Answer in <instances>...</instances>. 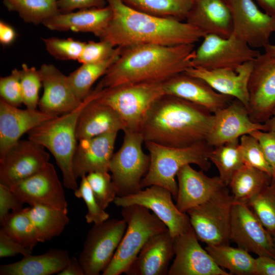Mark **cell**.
I'll list each match as a JSON object with an SVG mask.
<instances>
[{
    "instance_id": "27",
    "label": "cell",
    "mask_w": 275,
    "mask_h": 275,
    "mask_svg": "<svg viewBox=\"0 0 275 275\" xmlns=\"http://www.w3.org/2000/svg\"><path fill=\"white\" fill-rule=\"evenodd\" d=\"M174 238L168 229L152 236L141 249L125 274L167 275L174 255Z\"/></svg>"
},
{
    "instance_id": "30",
    "label": "cell",
    "mask_w": 275,
    "mask_h": 275,
    "mask_svg": "<svg viewBox=\"0 0 275 275\" xmlns=\"http://www.w3.org/2000/svg\"><path fill=\"white\" fill-rule=\"evenodd\" d=\"M70 256L66 250L50 249L36 256L30 255L20 260L0 266L1 275H51L66 266Z\"/></svg>"
},
{
    "instance_id": "41",
    "label": "cell",
    "mask_w": 275,
    "mask_h": 275,
    "mask_svg": "<svg viewBox=\"0 0 275 275\" xmlns=\"http://www.w3.org/2000/svg\"><path fill=\"white\" fill-rule=\"evenodd\" d=\"M239 145L244 164L259 169L272 178V171L257 139L251 134L242 135Z\"/></svg>"
},
{
    "instance_id": "56",
    "label": "cell",
    "mask_w": 275,
    "mask_h": 275,
    "mask_svg": "<svg viewBox=\"0 0 275 275\" xmlns=\"http://www.w3.org/2000/svg\"><path fill=\"white\" fill-rule=\"evenodd\" d=\"M265 53L270 57L275 58V44H268L264 47Z\"/></svg>"
},
{
    "instance_id": "11",
    "label": "cell",
    "mask_w": 275,
    "mask_h": 275,
    "mask_svg": "<svg viewBox=\"0 0 275 275\" xmlns=\"http://www.w3.org/2000/svg\"><path fill=\"white\" fill-rule=\"evenodd\" d=\"M195 51L192 67L207 69L235 68L253 61L260 52L233 34L228 38L206 34Z\"/></svg>"
},
{
    "instance_id": "50",
    "label": "cell",
    "mask_w": 275,
    "mask_h": 275,
    "mask_svg": "<svg viewBox=\"0 0 275 275\" xmlns=\"http://www.w3.org/2000/svg\"><path fill=\"white\" fill-rule=\"evenodd\" d=\"M106 0H58L60 13L72 12L75 9L102 8L107 5Z\"/></svg>"
},
{
    "instance_id": "4",
    "label": "cell",
    "mask_w": 275,
    "mask_h": 275,
    "mask_svg": "<svg viewBox=\"0 0 275 275\" xmlns=\"http://www.w3.org/2000/svg\"><path fill=\"white\" fill-rule=\"evenodd\" d=\"M144 143L149 151L150 163L141 183L142 189L159 185L168 189L176 200L178 186L175 177L182 167L195 164L203 171H208L211 167L209 156L213 147L206 141L182 148L167 147L151 142Z\"/></svg>"
},
{
    "instance_id": "26",
    "label": "cell",
    "mask_w": 275,
    "mask_h": 275,
    "mask_svg": "<svg viewBox=\"0 0 275 275\" xmlns=\"http://www.w3.org/2000/svg\"><path fill=\"white\" fill-rule=\"evenodd\" d=\"M185 21L205 35L228 38L233 33L228 0H192Z\"/></svg>"
},
{
    "instance_id": "48",
    "label": "cell",
    "mask_w": 275,
    "mask_h": 275,
    "mask_svg": "<svg viewBox=\"0 0 275 275\" xmlns=\"http://www.w3.org/2000/svg\"><path fill=\"white\" fill-rule=\"evenodd\" d=\"M22 203L10 187L0 183V223L12 211L22 209Z\"/></svg>"
},
{
    "instance_id": "22",
    "label": "cell",
    "mask_w": 275,
    "mask_h": 275,
    "mask_svg": "<svg viewBox=\"0 0 275 275\" xmlns=\"http://www.w3.org/2000/svg\"><path fill=\"white\" fill-rule=\"evenodd\" d=\"M253 61L244 63L235 68L207 69L190 67L184 72L205 80L216 92L238 100L248 108V84Z\"/></svg>"
},
{
    "instance_id": "8",
    "label": "cell",
    "mask_w": 275,
    "mask_h": 275,
    "mask_svg": "<svg viewBox=\"0 0 275 275\" xmlns=\"http://www.w3.org/2000/svg\"><path fill=\"white\" fill-rule=\"evenodd\" d=\"M228 187L224 186L186 212L198 239L207 245L229 244L234 201Z\"/></svg>"
},
{
    "instance_id": "46",
    "label": "cell",
    "mask_w": 275,
    "mask_h": 275,
    "mask_svg": "<svg viewBox=\"0 0 275 275\" xmlns=\"http://www.w3.org/2000/svg\"><path fill=\"white\" fill-rule=\"evenodd\" d=\"M117 49V47L106 40L90 41L86 43L78 61L82 64L100 62L112 57Z\"/></svg>"
},
{
    "instance_id": "7",
    "label": "cell",
    "mask_w": 275,
    "mask_h": 275,
    "mask_svg": "<svg viewBox=\"0 0 275 275\" xmlns=\"http://www.w3.org/2000/svg\"><path fill=\"white\" fill-rule=\"evenodd\" d=\"M148 208L138 205L122 207L127 223L124 234L103 275L126 273L141 249L153 235L168 229L166 225Z\"/></svg>"
},
{
    "instance_id": "18",
    "label": "cell",
    "mask_w": 275,
    "mask_h": 275,
    "mask_svg": "<svg viewBox=\"0 0 275 275\" xmlns=\"http://www.w3.org/2000/svg\"><path fill=\"white\" fill-rule=\"evenodd\" d=\"M173 249L175 259L168 275H230L202 248L192 227L174 238Z\"/></svg>"
},
{
    "instance_id": "39",
    "label": "cell",
    "mask_w": 275,
    "mask_h": 275,
    "mask_svg": "<svg viewBox=\"0 0 275 275\" xmlns=\"http://www.w3.org/2000/svg\"><path fill=\"white\" fill-rule=\"evenodd\" d=\"M247 205L264 227L275 238V183L250 200Z\"/></svg>"
},
{
    "instance_id": "34",
    "label": "cell",
    "mask_w": 275,
    "mask_h": 275,
    "mask_svg": "<svg viewBox=\"0 0 275 275\" xmlns=\"http://www.w3.org/2000/svg\"><path fill=\"white\" fill-rule=\"evenodd\" d=\"M121 47H117L115 53L100 62L82 64L68 76L69 82L78 98L83 101L91 92V87L119 58Z\"/></svg>"
},
{
    "instance_id": "15",
    "label": "cell",
    "mask_w": 275,
    "mask_h": 275,
    "mask_svg": "<svg viewBox=\"0 0 275 275\" xmlns=\"http://www.w3.org/2000/svg\"><path fill=\"white\" fill-rule=\"evenodd\" d=\"M248 90L250 118L254 122L264 123L275 107V58L264 53L254 60Z\"/></svg>"
},
{
    "instance_id": "12",
    "label": "cell",
    "mask_w": 275,
    "mask_h": 275,
    "mask_svg": "<svg viewBox=\"0 0 275 275\" xmlns=\"http://www.w3.org/2000/svg\"><path fill=\"white\" fill-rule=\"evenodd\" d=\"M172 196L167 188L153 185L129 196H117L114 202L121 207L138 205L148 208L166 225L175 238L189 230L191 226L188 215L179 210Z\"/></svg>"
},
{
    "instance_id": "40",
    "label": "cell",
    "mask_w": 275,
    "mask_h": 275,
    "mask_svg": "<svg viewBox=\"0 0 275 275\" xmlns=\"http://www.w3.org/2000/svg\"><path fill=\"white\" fill-rule=\"evenodd\" d=\"M86 178L99 206L105 209L117 196V189L108 172H93Z\"/></svg>"
},
{
    "instance_id": "24",
    "label": "cell",
    "mask_w": 275,
    "mask_h": 275,
    "mask_svg": "<svg viewBox=\"0 0 275 275\" xmlns=\"http://www.w3.org/2000/svg\"><path fill=\"white\" fill-rule=\"evenodd\" d=\"M59 116L37 109H21L0 99V156L20 138L43 122Z\"/></svg>"
},
{
    "instance_id": "10",
    "label": "cell",
    "mask_w": 275,
    "mask_h": 275,
    "mask_svg": "<svg viewBox=\"0 0 275 275\" xmlns=\"http://www.w3.org/2000/svg\"><path fill=\"white\" fill-rule=\"evenodd\" d=\"M123 218L108 219L89 230L78 261L85 275H98L111 262L124 234Z\"/></svg>"
},
{
    "instance_id": "6",
    "label": "cell",
    "mask_w": 275,
    "mask_h": 275,
    "mask_svg": "<svg viewBox=\"0 0 275 275\" xmlns=\"http://www.w3.org/2000/svg\"><path fill=\"white\" fill-rule=\"evenodd\" d=\"M94 98L113 108L125 130L140 132L153 103L164 94L162 83H136L92 90Z\"/></svg>"
},
{
    "instance_id": "29",
    "label": "cell",
    "mask_w": 275,
    "mask_h": 275,
    "mask_svg": "<svg viewBox=\"0 0 275 275\" xmlns=\"http://www.w3.org/2000/svg\"><path fill=\"white\" fill-rule=\"evenodd\" d=\"M86 99L76 123V135L78 141L124 130V124L118 113L111 106L97 101L92 91Z\"/></svg>"
},
{
    "instance_id": "51",
    "label": "cell",
    "mask_w": 275,
    "mask_h": 275,
    "mask_svg": "<svg viewBox=\"0 0 275 275\" xmlns=\"http://www.w3.org/2000/svg\"><path fill=\"white\" fill-rule=\"evenodd\" d=\"M255 274L275 275V259L258 256L256 258Z\"/></svg>"
},
{
    "instance_id": "47",
    "label": "cell",
    "mask_w": 275,
    "mask_h": 275,
    "mask_svg": "<svg viewBox=\"0 0 275 275\" xmlns=\"http://www.w3.org/2000/svg\"><path fill=\"white\" fill-rule=\"evenodd\" d=\"M250 134L259 142L272 171L271 182L275 183V131L256 130Z\"/></svg>"
},
{
    "instance_id": "20",
    "label": "cell",
    "mask_w": 275,
    "mask_h": 275,
    "mask_svg": "<svg viewBox=\"0 0 275 275\" xmlns=\"http://www.w3.org/2000/svg\"><path fill=\"white\" fill-rule=\"evenodd\" d=\"M43 94L39 101L40 111L59 116L70 113L83 101L80 100L72 88L68 78L52 64H43L39 69Z\"/></svg>"
},
{
    "instance_id": "33",
    "label": "cell",
    "mask_w": 275,
    "mask_h": 275,
    "mask_svg": "<svg viewBox=\"0 0 275 275\" xmlns=\"http://www.w3.org/2000/svg\"><path fill=\"white\" fill-rule=\"evenodd\" d=\"M28 213L36 229L39 242L59 236L69 222L67 212L44 205L28 207Z\"/></svg>"
},
{
    "instance_id": "17",
    "label": "cell",
    "mask_w": 275,
    "mask_h": 275,
    "mask_svg": "<svg viewBox=\"0 0 275 275\" xmlns=\"http://www.w3.org/2000/svg\"><path fill=\"white\" fill-rule=\"evenodd\" d=\"M44 148L29 139L19 140L0 156V183L10 187L40 171L49 159Z\"/></svg>"
},
{
    "instance_id": "19",
    "label": "cell",
    "mask_w": 275,
    "mask_h": 275,
    "mask_svg": "<svg viewBox=\"0 0 275 275\" xmlns=\"http://www.w3.org/2000/svg\"><path fill=\"white\" fill-rule=\"evenodd\" d=\"M256 130L266 131L265 124L252 121L247 108L234 99L227 107L213 113L212 124L206 141L215 147Z\"/></svg>"
},
{
    "instance_id": "28",
    "label": "cell",
    "mask_w": 275,
    "mask_h": 275,
    "mask_svg": "<svg viewBox=\"0 0 275 275\" xmlns=\"http://www.w3.org/2000/svg\"><path fill=\"white\" fill-rule=\"evenodd\" d=\"M112 14L111 7L107 5L102 8L60 13L46 19L42 24L52 31L91 33L100 38L112 19Z\"/></svg>"
},
{
    "instance_id": "32",
    "label": "cell",
    "mask_w": 275,
    "mask_h": 275,
    "mask_svg": "<svg viewBox=\"0 0 275 275\" xmlns=\"http://www.w3.org/2000/svg\"><path fill=\"white\" fill-rule=\"evenodd\" d=\"M205 249L214 262L221 268L227 269L230 274H255L256 258L246 251L229 244L207 245Z\"/></svg>"
},
{
    "instance_id": "53",
    "label": "cell",
    "mask_w": 275,
    "mask_h": 275,
    "mask_svg": "<svg viewBox=\"0 0 275 275\" xmlns=\"http://www.w3.org/2000/svg\"><path fill=\"white\" fill-rule=\"evenodd\" d=\"M59 275H85L78 260L75 257H70L68 262Z\"/></svg>"
},
{
    "instance_id": "43",
    "label": "cell",
    "mask_w": 275,
    "mask_h": 275,
    "mask_svg": "<svg viewBox=\"0 0 275 275\" xmlns=\"http://www.w3.org/2000/svg\"><path fill=\"white\" fill-rule=\"evenodd\" d=\"M42 40L48 53L56 59L62 60L78 61L86 43L72 38L50 37Z\"/></svg>"
},
{
    "instance_id": "14",
    "label": "cell",
    "mask_w": 275,
    "mask_h": 275,
    "mask_svg": "<svg viewBox=\"0 0 275 275\" xmlns=\"http://www.w3.org/2000/svg\"><path fill=\"white\" fill-rule=\"evenodd\" d=\"M10 188L23 204L44 205L68 212L63 185L54 166L49 162L40 171Z\"/></svg>"
},
{
    "instance_id": "44",
    "label": "cell",
    "mask_w": 275,
    "mask_h": 275,
    "mask_svg": "<svg viewBox=\"0 0 275 275\" xmlns=\"http://www.w3.org/2000/svg\"><path fill=\"white\" fill-rule=\"evenodd\" d=\"M81 178L79 187L74 191L75 196L82 198L86 203L87 213L85 218L87 223L98 224L105 222L109 218V214L98 204L86 175Z\"/></svg>"
},
{
    "instance_id": "2",
    "label": "cell",
    "mask_w": 275,
    "mask_h": 275,
    "mask_svg": "<svg viewBox=\"0 0 275 275\" xmlns=\"http://www.w3.org/2000/svg\"><path fill=\"white\" fill-rule=\"evenodd\" d=\"M106 2L112 10V17L100 39L115 47L195 44L205 35L186 21L151 15L129 7L122 0Z\"/></svg>"
},
{
    "instance_id": "38",
    "label": "cell",
    "mask_w": 275,
    "mask_h": 275,
    "mask_svg": "<svg viewBox=\"0 0 275 275\" xmlns=\"http://www.w3.org/2000/svg\"><path fill=\"white\" fill-rule=\"evenodd\" d=\"M58 0H3L10 11L17 12L26 22L38 24L60 13Z\"/></svg>"
},
{
    "instance_id": "42",
    "label": "cell",
    "mask_w": 275,
    "mask_h": 275,
    "mask_svg": "<svg viewBox=\"0 0 275 275\" xmlns=\"http://www.w3.org/2000/svg\"><path fill=\"white\" fill-rule=\"evenodd\" d=\"M20 70V84L23 103L29 109H36L39 103V92L42 84L39 70L23 64Z\"/></svg>"
},
{
    "instance_id": "55",
    "label": "cell",
    "mask_w": 275,
    "mask_h": 275,
    "mask_svg": "<svg viewBox=\"0 0 275 275\" xmlns=\"http://www.w3.org/2000/svg\"><path fill=\"white\" fill-rule=\"evenodd\" d=\"M264 124L266 126V131H275V107L271 117Z\"/></svg>"
},
{
    "instance_id": "52",
    "label": "cell",
    "mask_w": 275,
    "mask_h": 275,
    "mask_svg": "<svg viewBox=\"0 0 275 275\" xmlns=\"http://www.w3.org/2000/svg\"><path fill=\"white\" fill-rule=\"evenodd\" d=\"M16 37L14 29L3 21H0V42L4 45L12 43Z\"/></svg>"
},
{
    "instance_id": "5",
    "label": "cell",
    "mask_w": 275,
    "mask_h": 275,
    "mask_svg": "<svg viewBox=\"0 0 275 275\" xmlns=\"http://www.w3.org/2000/svg\"><path fill=\"white\" fill-rule=\"evenodd\" d=\"M86 102V98L74 111L46 120L28 132V139L47 148L52 154L62 172L64 186L73 191L78 188L72 168L78 144L76 126Z\"/></svg>"
},
{
    "instance_id": "49",
    "label": "cell",
    "mask_w": 275,
    "mask_h": 275,
    "mask_svg": "<svg viewBox=\"0 0 275 275\" xmlns=\"http://www.w3.org/2000/svg\"><path fill=\"white\" fill-rule=\"evenodd\" d=\"M32 250L28 249L0 230V257H8L21 254L27 256L32 254Z\"/></svg>"
},
{
    "instance_id": "13",
    "label": "cell",
    "mask_w": 275,
    "mask_h": 275,
    "mask_svg": "<svg viewBox=\"0 0 275 275\" xmlns=\"http://www.w3.org/2000/svg\"><path fill=\"white\" fill-rule=\"evenodd\" d=\"M230 240L258 256L275 259V241L245 203L233 202Z\"/></svg>"
},
{
    "instance_id": "1",
    "label": "cell",
    "mask_w": 275,
    "mask_h": 275,
    "mask_svg": "<svg viewBox=\"0 0 275 275\" xmlns=\"http://www.w3.org/2000/svg\"><path fill=\"white\" fill-rule=\"evenodd\" d=\"M195 44H140L121 47L117 60L97 86L100 88L136 83H162L192 67Z\"/></svg>"
},
{
    "instance_id": "21",
    "label": "cell",
    "mask_w": 275,
    "mask_h": 275,
    "mask_svg": "<svg viewBox=\"0 0 275 275\" xmlns=\"http://www.w3.org/2000/svg\"><path fill=\"white\" fill-rule=\"evenodd\" d=\"M162 86L164 94L202 106L213 114L227 107L234 99L216 92L205 80L184 72L167 79Z\"/></svg>"
},
{
    "instance_id": "25",
    "label": "cell",
    "mask_w": 275,
    "mask_h": 275,
    "mask_svg": "<svg viewBox=\"0 0 275 275\" xmlns=\"http://www.w3.org/2000/svg\"><path fill=\"white\" fill-rule=\"evenodd\" d=\"M178 193L176 205L186 213L209 199L225 185L218 176L210 177L190 164L182 167L177 174Z\"/></svg>"
},
{
    "instance_id": "3",
    "label": "cell",
    "mask_w": 275,
    "mask_h": 275,
    "mask_svg": "<svg viewBox=\"0 0 275 275\" xmlns=\"http://www.w3.org/2000/svg\"><path fill=\"white\" fill-rule=\"evenodd\" d=\"M213 119L205 107L164 94L150 108L140 132L144 142L186 147L206 141Z\"/></svg>"
},
{
    "instance_id": "31",
    "label": "cell",
    "mask_w": 275,
    "mask_h": 275,
    "mask_svg": "<svg viewBox=\"0 0 275 275\" xmlns=\"http://www.w3.org/2000/svg\"><path fill=\"white\" fill-rule=\"evenodd\" d=\"M271 183L265 172L244 164L233 175L229 187L234 202L248 204L251 199Z\"/></svg>"
},
{
    "instance_id": "54",
    "label": "cell",
    "mask_w": 275,
    "mask_h": 275,
    "mask_svg": "<svg viewBox=\"0 0 275 275\" xmlns=\"http://www.w3.org/2000/svg\"><path fill=\"white\" fill-rule=\"evenodd\" d=\"M267 14L275 16V0H254Z\"/></svg>"
},
{
    "instance_id": "9",
    "label": "cell",
    "mask_w": 275,
    "mask_h": 275,
    "mask_svg": "<svg viewBox=\"0 0 275 275\" xmlns=\"http://www.w3.org/2000/svg\"><path fill=\"white\" fill-rule=\"evenodd\" d=\"M123 132L121 147L113 154L108 166L119 197L129 196L142 189L141 183L150 163L149 154H145L142 148L144 139L142 133Z\"/></svg>"
},
{
    "instance_id": "23",
    "label": "cell",
    "mask_w": 275,
    "mask_h": 275,
    "mask_svg": "<svg viewBox=\"0 0 275 275\" xmlns=\"http://www.w3.org/2000/svg\"><path fill=\"white\" fill-rule=\"evenodd\" d=\"M118 132H111L79 140L72 161L77 180L93 172H109Z\"/></svg>"
},
{
    "instance_id": "35",
    "label": "cell",
    "mask_w": 275,
    "mask_h": 275,
    "mask_svg": "<svg viewBox=\"0 0 275 275\" xmlns=\"http://www.w3.org/2000/svg\"><path fill=\"white\" fill-rule=\"evenodd\" d=\"M209 160L217 168L223 183L228 186L234 174L244 164L239 139L213 147Z\"/></svg>"
},
{
    "instance_id": "45",
    "label": "cell",
    "mask_w": 275,
    "mask_h": 275,
    "mask_svg": "<svg viewBox=\"0 0 275 275\" xmlns=\"http://www.w3.org/2000/svg\"><path fill=\"white\" fill-rule=\"evenodd\" d=\"M0 95L12 106L18 107L23 103L20 70L14 69L9 75L1 77Z\"/></svg>"
},
{
    "instance_id": "36",
    "label": "cell",
    "mask_w": 275,
    "mask_h": 275,
    "mask_svg": "<svg viewBox=\"0 0 275 275\" xmlns=\"http://www.w3.org/2000/svg\"><path fill=\"white\" fill-rule=\"evenodd\" d=\"M136 10L158 17L185 20L192 0H122Z\"/></svg>"
},
{
    "instance_id": "16",
    "label": "cell",
    "mask_w": 275,
    "mask_h": 275,
    "mask_svg": "<svg viewBox=\"0 0 275 275\" xmlns=\"http://www.w3.org/2000/svg\"><path fill=\"white\" fill-rule=\"evenodd\" d=\"M233 33L250 47L264 48L275 33V16L260 10L254 0H228Z\"/></svg>"
},
{
    "instance_id": "37",
    "label": "cell",
    "mask_w": 275,
    "mask_h": 275,
    "mask_svg": "<svg viewBox=\"0 0 275 275\" xmlns=\"http://www.w3.org/2000/svg\"><path fill=\"white\" fill-rule=\"evenodd\" d=\"M28 208L10 213L1 223V229L14 240L33 250L39 242L35 227L28 213Z\"/></svg>"
}]
</instances>
